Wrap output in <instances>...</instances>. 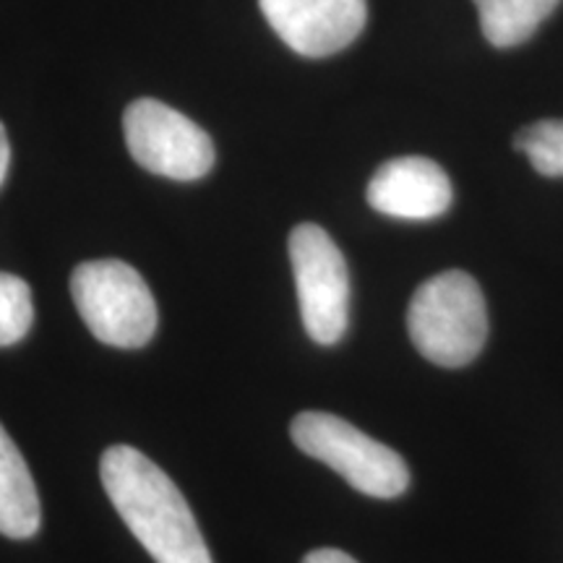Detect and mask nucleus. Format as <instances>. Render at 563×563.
I'll list each match as a JSON object with an SVG mask.
<instances>
[{
	"mask_svg": "<svg viewBox=\"0 0 563 563\" xmlns=\"http://www.w3.org/2000/svg\"><path fill=\"white\" fill-rule=\"evenodd\" d=\"M100 477L115 511L154 563H211L191 506L150 456L118 443L102 454Z\"/></svg>",
	"mask_w": 563,
	"mask_h": 563,
	"instance_id": "obj_1",
	"label": "nucleus"
},
{
	"mask_svg": "<svg viewBox=\"0 0 563 563\" xmlns=\"http://www.w3.org/2000/svg\"><path fill=\"white\" fill-rule=\"evenodd\" d=\"M407 332L426 361L462 368L488 340V308L467 272H443L422 282L407 308Z\"/></svg>",
	"mask_w": 563,
	"mask_h": 563,
	"instance_id": "obj_2",
	"label": "nucleus"
},
{
	"mask_svg": "<svg viewBox=\"0 0 563 563\" xmlns=\"http://www.w3.org/2000/svg\"><path fill=\"white\" fill-rule=\"evenodd\" d=\"M70 295L89 332L110 347H144L157 332V302L131 264L118 258L79 264Z\"/></svg>",
	"mask_w": 563,
	"mask_h": 563,
	"instance_id": "obj_3",
	"label": "nucleus"
},
{
	"mask_svg": "<svg viewBox=\"0 0 563 563\" xmlns=\"http://www.w3.org/2000/svg\"><path fill=\"white\" fill-rule=\"evenodd\" d=\"M290 435L302 454L332 467L365 496L397 498L410 485L402 456L332 412L295 415Z\"/></svg>",
	"mask_w": 563,
	"mask_h": 563,
	"instance_id": "obj_4",
	"label": "nucleus"
},
{
	"mask_svg": "<svg viewBox=\"0 0 563 563\" xmlns=\"http://www.w3.org/2000/svg\"><path fill=\"white\" fill-rule=\"evenodd\" d=\"M290 264L302 327L316 344H336L350 327V272L340 245L319 224L290 232Z\"/></svg>",
	"mask_w": 563,
	"mask_h": 563,
	"instance_id": "obj_5",
	"label": "nucleus"
},
{
	"mask_svg": "<svg viewBox=\"0 0 563 563\" xmlns=\"http://www.w3.org/2000/svg\"><path fill=\"white\" fill-rule=\"evenodd\" d=\"M131 157L170 180H199L214 165V141L191 118L159 100H136L123 115Z\"/></svg>",
	"mask_w": 563,
	"mask_h": 563,
	"instance_id": "obj_6",
	"label": "nucleus"
},
{
	"mask_svg": "<svg viewBox=\"0 0 563 563\" xmlns=\"http://www.w3.org/2000/svg\"><path fill=\"white\" fill-rule=\"evenodd\" d=\"M258 5L277 37L306 58L344 51L368 21V0H258Z\"/></svg>",
	"mask_w": 563,
	"mask_h": 563,
	"instance_id": "obj_7",
	"label": "nucleus"
},
{
	"mask_svg": "<svg viewBox=\"0 0 563 563\" xmlns=\"http://www.w3.org/2000/svg\"><path fill=\"white\" fill-rule=\"evenodd\" d=\"M452 201V180L428 157L389 159L368 183L371 207L397 220H435Z\"/></svg>",
	"mask_w": 563,
	"mask_h": 563,
	"instance_id": "obj_8",
	"label": "nucleus"
},
{
	"mask_svg": "<svg viewBox=\"0 0 563 563\" xmlns=\"http://www.w3.org/2000/svg\"><path fill=\"white\" fill-rule=\"evenodd\" d=\"M40 522L37 485L19 446L0 426V534L26 540L37 534Z\"/></svg>",
	"mask_w": 563,
	"mask_h": 563,
	"instance_id": "obj_9",
	"label": "nucleus"
},
{
	"mask_svg": "<svg viewBox=\"0 0 563 563\" xmlns=\"http://www.w3.org/2000/svg\"><path fill=\"white\" fill-rule=\"evenodd\" d=\"M485 40L493 47H517L559 9L561 0H473Z\"/></svg>",
	"mask_w": 563,
	"mask_h": 563,
	"instance_id": "obj_10",
	"label": "nucleus"
},
{
	"mask_svg": "<svg viewBox=\"0 0 563 563\" xmlns=\"http://www.w3.org/2000/svg\"><path fill=\"white\" fill-rule=\"evenodd\" d=\"M34 323L32 290L16 274L0 272V347L16 344Z\"/></svg>",
	"mask_w": 563,
	"mask_h": 563,
	"instance_id": "obj_11",
	"label": "nucleus"
},
{
	"mask_svg": "<svg viewBox=\"0 0 563 563\" xmlns=\"http://www.w3.org/2000/svg\"><path fill=\"white\" fill-rule=\"evenodd\" d=\"M517 150L545 178H563V121H540L517 133Z\"/></svg>",
	"mask_w": 563,
	"mask_h": 563,
	"instance_id": "obj_12",
	"label": "nucleus"
},
{
	"mask_svg": "<svg viewBox=\"0 0 563 563\" xmlns=\"http://www.w3.org/2000/svg\"><path fill=\"white\" fill-rule=\"evenodd\" d=\"M302 563H357L352 555L344 551H336V548H319V551H311L302 559Z\"/></svg>",
	"mask_w": 563,
	"mask_h": 563,
	"instance_id": "obj_13",
	"label": "nucleus"
},
{
	"mask_svg": "<svg viewBox=\"0 0 563 563\" xmlns=\"http://www.w3.org/2000/svg\"><path fill=\"white\" fill-rule=\"evenodd\" d=\"M9 165H11V144H9V136H5L3 123H0V186H3L5 175H9Z\"/></svg>",
	"mask_w": 563,
	"mask_h": 563,
	"instance_id": "obj_14",
	"label": "nucleus"
}]
</instances>
